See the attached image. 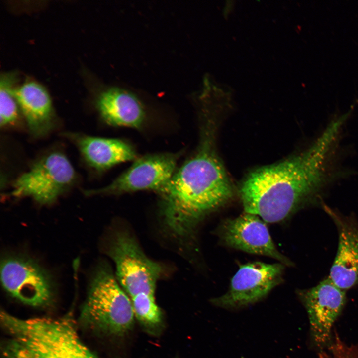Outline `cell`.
Returning a JSON list of instances; mask_svg holds the SVG:
<instances>
[{"label": "cell", "mask_w": 358, "mask_h": 358, "mask_svg": "<svg viewBox=\"0 0 358 358\" xmlns=\"http://www.w3.org/2000/svg\"><path fill=\"white\" fill-rule=\"evenodd\" d=\"M343 123L340 118L335 119L304 152L250 173L240 190L245 212L265 222L276 223L304 205L315 202Z\"/></svg>", "instance_id": "1"}, {"label": "cell", "mask_w": 358, "mask_h": 358, "mask_svg": "<svg viewBox=\"0 0 358 358\" xmlns=\"http://www.w3.org/2000/svg\"><path fill=\"white\" fill-rule=\"evenodd\" d=\"M161 216L174 236H190L209 213L226 203L233 188L216 156L203 148L185 162L159 191Z\"/></svg>", "instance_id": "2"}, {"label": "cell", "mask_w": 358, "mask_h": 358, "mask_svg": "<svg viewBox=\"0 0 358 358\" xmlns=\"http://www.w3.org/2000/svg\"><path fill=\"white\" fill-rule=\"evenodd\" d=\"M82 315L90 327L111 334L123 335L133 325L131 299L105 263L99 264L92 275Z\"/></svg>", "instance_id": "3"}, {"label": "cell", "mask_w": 358, "mask_h": 358, "mask_svg": "<svg viewBox=\"0 0 358 358\" xmlns=\"http://www.w3.org/2000/svg\"><path fill=\"white\" fill-rule=\"evenodd\" d=\"M107 252L114 263L117 280L130 298L142 293L154 296L162 267L145 254L131 235L123 231L116 233Z\"/></svg>", "instance_id": "4"}, {"label": "cell", "mask_w": 358, "mask_h": 358, "mask_svg": "<svg viewBox=\"0 0 358 358\" xmlns=\"http://www.w3.org/2000/svg\"><path fill=\"white\" fill-rule=\"evenodd\" d=\"M75 179L74 169L66 155L53 151L42 157L15 180L11 194L49 204L67 191Z\"/></svg>", "instance_id": "5"}, {"label": "cell", "mask_w": 358, "mask_h": 358, "mask_svg": "<svg viewBox=\"0 0 358 358\" xmlns=\"http://www.w3.org/2000/svg\"><path fill=\"white\" fill-rule=\"evenodd\" d=\"M310 325V344L317 353L332 344V328L346 302V291L337 287L328 277L312 288L297 291Z\"/></svg>", "instance_id": "6"}, {"label": "cell", "mask_w": 358, "mask_h": 358, "mask_svg": "<svg viewBox=\"0 0 358 358\" xmlns=\"http://www.w3.org/2000/svg\"><path fill=\"white\" fill-rule=\"evenodd\" d=\"M23 343L41 358H99L81 341L68 317L38 321L27 331Z\"/></svg>", "instance_id": "7"}, {"label": "cell", "mask_w": 358, "mask_h": 358, "mask_svg": "<svg viewBox=\"0 0 358 358\" xmlns=\"http://www.w3.org/2000/svg\"><path fill=\"white\" fill-rule=\"evenodd\" d=\"M284 266L260 262L242 265L233 276L227 292L212 302L220 307L235 309L260 300L282 281Z\"/></svg>", "instance_id": "8"}, {"label": "cell", "mask_w": 358, "mask_h": 358, "mask_svg": "<svg viewBox=\"0 0 358 358\" xmlns=\"http://www.w3.org/2000/svg\"><path fill=\"white\" fill-rule=\"evenodd\" d=\"M1 281L5 290L20 301L32 306L51 302L52 279L37 263L29 258L12 256L1 263Z\"/></svg>", "instance_id": "9"}, {"label": "cell", "mask_w": 358, "mask_h": 358, "mask_svg": "<svg viewBox=\"0 0 358 358\" xmlns=\"http://www.w3.org/2000/svg\"><path fill=\"white\" fill-rule=\"evenodd\" d=\"M177 156L162 153L136 160L125 172L102 188L87 190L86 195L115 194L144 190L159 192L175 173Z\"/></svg>", "instance_id": "10"}, {"label": "cell", "mask_w": 358, "mask_h": 358, "mask_svg": "<svg viewBox=\"0 0 358 358\" xmlns=\"http://www.w3.org/2000/svg\"><path fill=\"white\" fill-rule=\"evenodd\" d=\"M227 245L247 253L274 258L285 266L291 261L276 249L264 221L257 215L245 213L226 220L221 230Z\"/></svg>", "instance_id": "11"}, {"label": "cell", "mask_w": 358, "mask_h": 358, "mask_svg": "<svg viewBox=\"0 0 358 358\" xmlns=\"http://www.w3.org/2000/svg\"><path fill=\"white\" fill-rule=\"evenodd\" d=\"M338 232L337 252L329 277L340 289L346 291L358 284V223L351 216H343L326 205Z\"/></svg>", "instance_id": "12"}, {"label": "cell", "mask_w": 358, "mask_h": 358, "mask_svg": "<svg viewBox=\"0 0 358 358\" xmlns=\"http://www.w3.org/2000/svg\"><path fill=\"white\" fill-rule=\"evenodd\" d=\"M12 93L32 134L42 137L49 133L54 126V115L46 89L31 81L13 89Z\"/></svg>", "instance_id": "13"}, {"label": "cell", "mask_w": 358, "mask_h": 358, "mask_svg": "<svg viewBox=\"0 0 358 358\" xmlns=\"http://www.w3.org/2000/svg\"><path fill=\"white\" fill-rule=\"evenodd\" d=\"M63 135L76 144L87 163L98 171L136 158L133 149L121 140L76 133H66Z\"/></svg>", "instance_id": "14"}, {"label": "cell", "mask_w": 358, "mask_h": 358, "mask_svg": "<svg viewBox=\"0 0 358 358\" xmlns=\"http://www.w3.org/2000/svg\"><path fill=\"white\" fill-rule=\"evenodd\" d=\"M96 105L103 119L112 126L139 128L145 119V111L140 100L123 89L113 87L103 91Z\"/></svg>", "instance_id": "15"}, {"label": "cell", "mask_w": 358, "mask_h": 358, "mask_svg": "<svg viewBox=\"0 0 358 358\" xmlns=\"http://www.w3.org/2000/svg\"><path fill=\"white\" fill-rule=\"evenodd\" d=\"M135 317L144 326L154 328L162 321V313L153 295L142 293L130 298Z\"/></svg>", "instance_id": "16"}, {"label": "cell", "mask_w": 358, "mask_h": 358, "mask_svg": "<svg viewBox=\"0 0 358 358\" xmlns=\"http://www.w3.org/2000/svg\"><path fill=\"white\" fill-rule=\"evenodd\" d=\"M12 75L1 77L0 82V123L1 127L15 123L18 119V105L12 90Z\"/></svg>", "instance_id": "17"}, {"label": "cell", "mask_w": 358, "mask_h": 358, "mask_svg": "<svg viewBox=\"0 0 358 358\" xmlns=\"http://www.w3.org/2000/svg\"><path fill=\"white\" fill-rule=\"evenodd\" d=\"M318 358H358V346L344 342L336 331L331 346L318 353Z\"/></svg>", "instance_id": "18"}, {"label": "cell", "mask_w": 358, "mask_h": 358, "mask_svg": "<svg viewBox=\"0 0 358 358\" xmlns=\"http://www.w3.org/2000/svg\"><path fill=\"white\" fill-rule=\"evenodd\" d=\"M2 351L4 358H41L28 346L13 338L4 345Z\"/></svg>", "instance_id": "19"}]
</instances>
